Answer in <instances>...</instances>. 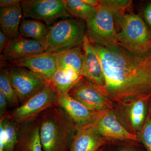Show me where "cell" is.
Wrapping results in <instances>:
<instances>
[{"mask_svg":"<svg viewBox=\"0 0 151 151\" xmlns=\"http://www.w3.org/2000/svg\"><path fill=\"white\" fill-rule=\"evenodd\" d=\"M91 45L103 68V92L112 102L128 106L136 100L151 98V50L138 54L119 43Z\"/></svg>","mask_w":151,"mask_h":151,"instance_id":"cell-1","label":"cell"},{"mask_svg":"<svg viewBox=\"0 0 151 151\" xmlns=\"http://www.w3.org/2000/svg\"><path fill=\"white\" fill-rule=\"evenodd\" d=\"M40 136L43 151H68L76 126L59 105L39 116Z\"/></svg>","mask_w":151,"mask_h":151,"instance_id":"cell-2","label":"cell"},{"mask_svg":"<svg viewBox=\"0 0 151 151\" xmlns=\"http://www.w3.org/2000/svg\"><path fill=\"white\" fill-rule=\"evenodd\" d=\"M86 35L85 21L72 17L60 19L49 26L45 50L59 53L82 46Z\"/></svg>","mask_w":151,"mask_h":151,"instance_id":"cell-3","label":"cell"},{"mask_svg":"<svg viewBox=\"0 0 151 151\" xmlns=\"http://www.w3.org/2000/svg\"><path fill=\"white\" fill-rule=\"evenodd\" d=\"M121 27L118 43L133 53L142 54L151 50V31L139 16L132 13L113 15Z\"/></svg>","mask_w":151,"mask_h":151,"instance_id":"cell-4","label":"cell"},{"mask_svg":"<svg viewBox=\"0 0 151 151\" xmlns=\"http://www.w3.org/2000/svg\"><path fill=\"white\" fill-rule=\"evenodd\" d=\"M57 105H58V93L50 81L40 92L7 115L19 125H24L35 121L45 111Z\"/></svg>","mask_w":151,"mask_h":151,"instance_id":"cell-5","label":"cell"},{"mask_svg":"<svg viewBox=\"0 0 151 151\" xmlns=\"http://www.w3.org/2000/svg\"><path fill=\"white\" fill-rule=\"evenodd\" d=\"M114 16L110 9L100 1L97 13L86 20V34L91 43L109 47L118 43Z\"/></svg>","mask_w":151,"mask_h":151,"instance_id":"cell-6","label":"cell"},{"mask_svg":"<svg viewBox=\"0 0 151 151\" xmlns=\"http://www.w3.org/2000/svg\"><path fill=\"white\" fill-rule=\"evenodd\" d=\"M21 4L23 18L40 21L49 26L60 19L72 17L64 0H24Z\"/></svg>","mask_w":151,"mask_h":151,"instance_id":"cell-7","label":"cell"},{"mask_svg":"<svg viewBox=\"0 0 151 151\" xmlns=\"http://www.w3.org/2000/svg\"><path fill=\"white\" fill-rule=\"evenodd\" d=\"M5 63L8 68L11 81L20 105L37 94L50 81L25 68Z\"/></svg>","mask_w":151,"mask_h":151,"instance_id":"cell-8","label":"cell"},{"mask_svg":"<svg viewBox=\"0 0 151 151\" xmlns=\"http://www.w3.org/2000/svg\"><path fill=\"white\" fill-rule=\"evenodd\" d=\"M68 95L97 112L111 110L113 108V102L102 90L83 76L71 88Z\"/></svg>","mask_w":151,"mask_h":151,"instance_id":"cell-9","label":"cell"},{"mask_svg":"<svg viewBox=\"0 0 151 151\" xmlns=\"http://www.w3.org/2000/svg\"><path fill=\"white\" fill-rule=\"evenodd\" d=\"M90 126L106 140L139 142L137 136L127 130L121 124L111 110L101 112Z\"/></svg>","mask_w":151,"mask_h":151,"instance_id":"cell-10","label":"cell"},{"mask_svg":"<svg viewBox=\"0 0 151 151\" xmlns=\"http://www.w3.org/2000/svg\"><path fill=\"white\" fill-rule=\"evenodd\" d=\"M45 52L43 46L38 41L20 36L10 40L1 54V63H8Z\"/></svg>","mask_w":151,"mask_h":151,"instance_id":"cell-11","label":"cell"},{"mask_svg":"<svg viewBox=\"0 0 151 151\" xmlns=\"http://www.w3.org/2000/svg\"><path fill=\"white\" fill-rule=\"evenodd\" d=\"M6 63L18 67L25 68L50 81L55 73L59 68L58 53L45 52Z\"/></svg>","mask_w":151,"mask_h":151,"instance_id":"cell-12","label":"cell"},{"mask_svg":"<svg viewBox=\"0 0 151 151\" xmlns=\"http://www.w3.org/2000/svg\"><path fill=\"white\" fill-rule=\"evenodd\" d=\"M58 103L76 127L92 124L101 113L90 109L68 94L58 93Z\"/></svg>","mask_w":151,"mask_h":151,"instance_id":"cell-13","label":"cell"},{"mask_svg":"<svg viewBox=\"0 0 151 151\" xmlns=\"http://www.w3.org/2000/svg\"><path fill=\"white\" fill-rule=\"evenodd\" d=\"M90 126L76 127L68 151H97L107 144Z\"/></svg>","mask_w":151,"mask_h":151,"instance_id":"cell-14","label":"cell"},{"mask_svg":"<svg viewBox=\"0 0 151 151\" xmlns=\"http://www.w3.org/2000/svg\"><path fill=\"white\" fill-rule=\"evenodd\" d=\"M82 47L85 57V78L99 87L103 92L105 78L102 65L86 34L84 37Z\"/></svg>","mask_w":151,"mask_h":151,"instance_id":"cell-15","label":"cell"},{"mask_svg":"<svg viewBox=\"0 0 151 151\" xmlns=\"http://www.w3.org/2000/svg\"><path fill=\"white\" fill-rule=\"evenodd\" d=\"M14 151H43L37 120L21 125Z\"/></svg>","mask_w":151,"mask_h":151,"instance_id":"cell-16","label":"cell"},{"mask_svg":"<svg viewBox=\"0 0 151 151\" xmlns=\"http://www.w3.org/2000/svg\"><path fill=\"white\" fill-rule=\"evenodd\" d=\"M21 4L0 9L1 29L8 35L11 40L20 36L19 27L23 18Z\"/></svg>","mask_w":151,"mask_h":151,"instance_id":"cell-17","label":"cell"},{"mask_svg":"<svg viewBox=\"0 0 151 151\" xmlns=\"http://www.w3.org/2000/svg\"><path fill=\"white\" fill-rule=\"evenodd\" d=\"M49 26L43 22L33 19L24 18L19 27V33L22 37L38 41L45 48Z\"/></svg>","mask_w":151,"mask_h":151,"instance_id":"cell-18","label":"cell"},{"mask_svg":"<svg viewBox=\"0 0 151 151\" xmlns=\"http://www.w3.org/2000/svg\"><path fill=\"white\" fill-rule=\"evenodd\" d=\"M59 68H70L86 77L85 57L82 45L58 53Z\"/></svg>","mask_w":151,"mask_h":151,"instance_id":"cell-19","label":"cell"},{"mask_svg":"<svg viewBox=\"0 0 151 151\" xmlns=\"http://www.w3.org/2000/svg\"><path fill=\"white\" fill-rule=\"evenodd\" d=\"M82 76L72 68H59L52 77L50 82L58 93L68 94Z\"/></svg>","mask_w":151,"mask_h":151,"instance_id":"cell-20","label":"cell"},{"mask_svg":"<svg viewBox=\"0 0 151 151\" xmlns=\"http://www.w3.org/2000/svg\"><path fill=\"white\" fill-rule=\"evenodd\" d=\"M151 98H144L134 101L129 106V116L132 128L141 131L148 117V111Z\"/></svg>","mask_w":151,"mask_h":151,"instance_id":"cell-21","label":"cell"},{"mask_svg":"<svg viewBox=\"0 0 151 151\" xmlns=\"http://www.w3.org/2000/svg\"><path fill=\"white\" fill-rule=\"evenodd\" d=\"M0 91L6 96L9 107H18L20 105L19 100L12 84L8 68L3 63H1Z\"/></svg>","mask_w":151,"mask_h":151,"instance_id":"cell-22","label":"cell"},{"mask_svg":"<svg viewBox=\"0 0 151 151\" xmlns=\"http://www.w3.org/2000/svg\"><path fill=\"white\" fill-rule=\"evenodd\" d=\"M4 134L5 151H14L18 140L21 125L10 118L7 114L1 118Z\"/></svg>","mask_w":151,"mask_h":151,"instance_id":"cell-23","label":"cell"},{"mask_svg":"<svg viewBox=\"0 0 151 151\" xmlns=\"http://www.w3.org/2000/svg\"><path fill=\"white\" fill-rule=\"evenodd\" d=\"M66 11L75 18L86 21L97 13V7L87 5L83 0H64Z\"/></svg>","mask_w":151,"mask_h":151,"instance_id":"cell-24","label":"cell"},{"mask_svg":"<svg viewBox=\"0 0 151 151\" xmlns=\"http://www.w3.org/2000/svg\"><path fill=\"white\" fill-rule=\"evenodd\" d=\"M100 2L110 9L113 14L125 13L129 7L132 1L127 0H100Z\"/></svg>","mask_w":151,"mask_h":151,"instance_id":"cell-25","label":"cell"},{"mask_svg":"<svg viewBox=\"0 0 151 151\" xmlns=\"http://www.w3.org/2000/svg\"><path fill=\"white\" fill-rule=\"evenodd\" d=\"M140 141L144 144L147 151H151V118L149 116L140 133Z\"/></svg>","mask_w":151,"mask_h":151,"instance_id":"cell-26","label":"cell"},{"mask_svg":"<svg viewBox=\"0 0 151 151\" xmlns=\"http://www.w3.org/2000/svg\"><path fill=\"white\" fill-rule=\"evenodd\" d=\"M8 104L6 96L2 91H0V118H2L8 113Z\"/></svg>","mask_w":151,"mask_h":151,"instance_id":"cell-27","label":"cell"},{"mask_svg":"<svg viewBox=\"0 0 151 151\" xmlns=\"http://www.w3.org/2000/svg\"><path fill=\"white\" fill-rule=\"evenodd\" d=\"M10 38L8 35L1 29H0V52L1 54L8 44Z\"/></svg>","mask_w":151,"mask_h":151,"instance_id":"cell-28","label":"cell"},{"mask_svg":"<svg viewBox=\"0 0 151 151\" xmlns=\"http://www.w3.org/2000/svg\"><path fill=\"white\" fill-rule=\"evenodd\" d=\"M21 0H1L0 6L1 8H6L13 6L21 3Z\"/></svg>","mask_w":151,"mask_h":151,"instance_id":"cell-29","label":"cell"},{"mask_svg":"<svg viewBox=\"0 0 151 151\" xmlns=\"http://www.w3.org/2000/svg\"><path fill=\"white\" fill-rule=\"evenodd\" d=\"M144 17L146 22L151 31V2L145 9Z\"/></svg>","mask_w":151,"mask_h":151,"instance_id":"cell-30","label":"cell"},{"mask_svg":"<svg viewBox=\"0 0 151 151\" xmlns=\"http://www.w3.org/2000/svg\"><path fill=\"white\" fill-rule=\"evenodd\" d=\"M0 151H5L4 134L3 125L1 122H0Z\"/></svg>","mask_w":151,"mask_h":151,"instance_id":"cell-31","label":"cell"},{"mask_svg":"<svg viewBox=\"0 0 151 151\" xmlns=\"http://www.w3.org/2000/svg\"><path fill=\"white\" fill-rule=\"evenodd\" d=\"M83 2L87 5L93 7H97L100 4V1L97 0H83Z\"/></svg>","mask_w":151,"mask_h":151,"instance_id":"cell-32","label":"cell"},{"mask_svg":"<svg viewBox=\"0 0 151 151\" xmlns=\"http://www.w3.org/2000/svg\"><path fill=\"white\" fill-rule=\"evenodd\" d=\"M119 151H137L134 149L131 148L129 147H123L122 148L120 149L119 150Z\"/></svg>","mask_w":151,"mask_h":151,"instance_id":"cell-33","label":"cell"},{"mask_svg":"<svg viewBox=\"0 0 151 151\" xmlns=\"http://www.w3.org/2000/svg\"><path fill=\"white\" fill-rule=\"evenodd\" d=\"M149 115L151 118V98L150 99L149 105Z\"/></svg>","mask_w":151,"mask_h":151,"instance_id":"cell-34","label":"cell"}]
</instances>
